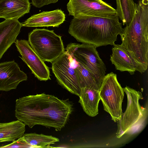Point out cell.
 Listing matches in <instances>:
<instances>
[{
	"mask_svg": "<svg viewBox=\"0 0 148 148\" xmlns=\"http://www.w3.org/2000/svg\"><path fill=\"white\" fill-rule=\"evenodd\" d=\"M29 0H0V18L18 20L29 12Z\"/></svg>",
	"mask_w": 148,
	"mask_h": 148,
	"instance_id": "cell-16",
	"label": "cell"
},
{
	"mask_svg": "<svg viewBox=\"0 0 148 148\" xmlns=\"http://www.w3.org/2000/svg\"><path fill=\"white\" fill-rule=\"evenodd\" d=\"M25 125L18 120L0 123V143L13 141L22 137Z\"/></svg>",
	"mask_w": 148,
	"mask_h": 148,
	"instance_id": "cell-17",
	"label": "cell"
},
{
	"mask_svg": "<svg viewBox=\"0 0 148 148\" xmlns=\"http://www.w3.org/2000/svg\"><path fill=\"white\" fill-rule=\"evenodd\" d=\"M127 97V108L121 119L117 122L116 137L119 138L124 134L132 135L142 130L145 125L147 109L142 108L139 100L143 99L141 92L126 86L123 88Z\"/></svg>",
	"mask_w": 148,
	"mask_h": 148,
	"instance_id": "cell-4",
	"label": "cell"
},
{
	"mask_svg": "<svg viewBox=\"0 0 148 148\" xmlns=\"http://www.w3.org/2000/svg\"><path fill=\"white\" fill-rule=\"evenodd\" d=\"M51 69L58 83L70 93L78 96L81 88L72 58L64 51L51 62Z\"/></svg>",
	"mask_w": 148,
	"mask_h": 148,
	"instance_id": "cell-8",
	"label": "cell"
},
{
	"mask_svg": "<svg viewBox=\"0 0 148 148\" xmlns=\"http://www.w3.org/2000/svg\"><path fill=\"white\" fill-rule=\"evenodd\" d=\"M69 15L79 14L107 16L117 14L116 10L102 0H69L67 5Z\"/></svg>",
	"mask_w": 148,
	"mask_h": 148,
	"instance_id": "cell-9",
	"label": "cell"
},
{
	"mask_svg": "<svg viewBox=\"0 0 148 148\" xmlns=\"http://www.w3.org/2000/svg\"><path fill=\"white\" fill-rule=\"evenodd\" d=\"M124 92L116 74L111 72L105 75L99 88L100 99L104 110L110 114L115 122L121 119L123 113L122 103Z\"/></svg>",
	"mask_w": 148,
	"mask_h": 148,
	"instance_id": "cell-7",
	"label": "cell"
},
{
	"mask_svg": "<svg viewBox=\"0 0 148 148\" xmlns=\"http://www.w3.org/2000/svg\"><path fill=\"white\" fill-rule=\"evenodd\" d=\"M72 60L75 70L78 77L81 88L91 84H96L97 85L95 78L92 74L83 66L76 62L73 58Z\"/></svg>",
	"mask_w": 148,
	"mask_h": 148,
	"instance_id": "cell-20",
	"label": "cell"
},
{
	"mask_svg": "<svg viewBox=\"0 0 148 148\" xmlns=\"http://www.w3.org/2000/svg\"><path fill=\"white\" fill-rule=\"evenodd\" d=\"M96 48L90 44L71 43L67 45L66 49L73 60L92 74L100 88L106 68Z\"/></svg>",
	"mask_w": 148,
	"mask_h": 148,
	"instance_id": "cell-6",
	"label": "cell"
},
{
	"mask_svg": "<svg viewBox=\"0 0 148 148\" xmlns=\"http://www.w3.org/2000/svg\"><path fill=\"white\" fill-rule=\"evenodd\" d=\"M22 27L18 20L5 19L0 23V60L15 43Z\"/></svg>",
	"mask_w": 148,
	"mask_h": 148,
	"instance_id": "cell-14",
	"label": "cell"
},
{
	"mask_svg": "<svg viewBox=\"0 0 148 148\" xmlns=\"http://www.w3.org/2000/svg\"><path fill=\"white\" fill-rule=\"evenodd\" d=\"M65 14L61 10L43 11L33 15L21 23L22 26L27 27H58L65 21Z\"/></svg>",
	"mask_w": 148,
	"mask_h": 148,
	"instance_id": "cell-13",
	"label": "cell"
},
{
	"mask_svg": "<svg viewBox=\"0 0 148 148\" xmlns=\"http://www.w3.org/2000/svg\"><path fill=\"white\" fill-rule=\"evenodd\" d=\"M116 14L123 25H128L133 17L136 3L133 0H116Z\"/></svg>",
	"mask_w": 148,
	"mask_h": 148,
	"instance_id": "cell-19",
	"label": "cell"
},
{
	"mask_svg": "<svg viewBox=\"0 0 148 148\" xmlns=\"http://www.w3.org/2000/svg\"><path fill=\"white\" fill-rule=\"evenodd\" d=\"M110 60L116 70L128 72L131 75L137 71L142 74L145 72L140 64L121 44L113 45Z\"/></svg>",
	"mask_w": 148,
	"mask_h": 148,
	"instance_id": "cell-12",
	"label": "cell"
},
{
	"mask_svg": "<svg viewBox=\"0 0 148 148\" xmlns=\"http://www.w3.org/2000/svg\"><path fill=\"white\" fill-rule=\"evenodd\" d=\"M21 58L27 65L35 76L40 81L51 79L48 67L25 40H16L15 42Z\"/></svg>",
	"mask_w": 148,
	"mask_h": 148,
	"instance_id": "cell-10",
	"label": "cell"
},
{
	"mask_svg": "<svg viewBox=\"0 0 148 148\" xmlns=\"http://www.w3.org/2000/svg\"><path fill=\"white\" fill-rule=\"evenodd\" d=\"M119 18L116 14L107 16L79 14L71 20L68 32L77 41L96 47L114 45L123 30Z\"/></svg>",
	"mask_w": 148,
	"mask_h": 148,
	"instance_id": "cell-2",
	"label": "cell"
},
{
	"mask_svg": "<svg viewBox=\"0 0 148 148\" xmlns=\"http://www.w3.org/2000/svg\"><path fill=\"white\" fill-rule=\"evenodd\" d=\"M99 88L96 84H91L81 89L79 101L84 111L91 117L98 113V105L100 100Z\"/></svg>",
	"mask_w": 148,
	"mask_h": 148,
	"instance_id": "cell-15",
	"label": "cell"
},
{
	"mask_svg": "<svg viewBox=\"0 0 148 148\" xmlns=\"http://www.w3.org/2000/svg\"><path fill=\"white\" fill-rule=\"evenodd\" d=\"M58 0H32V5L37 8H41L44 5L57 2Z\"/></svg>",
	"mask_w": 148,
	"mask_h": 148,
	"instance_id": "cell-22",
	"label": "cell"
},
{
	"mask_svg": "<svg viewBox=\"0 0 148 148\" xmlns=\"http://www.w3.org/2000/svg\"><path fill=\"white\" fill-rule=\"evenodd\" d=\"M27 79V74L14 60L0 63V91L15 89L20 82Z\"/></svg>",
	"mask_w": 148,
	"mask_h": 148,
	"instance_id": "cell-11",
	"label": "cell"
},
{
	"mask_svg": "<svg viewBox=\"0 0 148 148\" xmlns=\"http://www.w3.org/2000/svg\"><path fill=\"white\" fill-rule=\"evenodd\" d=\"M119 35L121 44L145 72L148 65V0H140L136 3L131 21Z\"/></svg>",
	"mask_w": 148,
	"mask_h": 148,
	"instance_id": "cell-3",
	"label": "cell"
},
{
	"mask_svg": "<svg viewBox=\"0 0 148 148\" xmlns=\"http://www.w3.org/2000/svg\"><path fill=\"white\" fill-rule=\"evenodd\" d=\"M73 110V105L68 99H61L44 93L16 99L15 116L30 128L40 125L60 131Z\"/></svg>",
	"mask_w": 148,
	"mask_h": 148,
	"instance_id": "cell-1",
	"label": "cell"
},
{
	"mask_svg": "<svg viewBox=\"0 0 148 148\" xmlns=\"http://www.w3.org/2000/svg\"><path fill=\"white\" fill-rule=\"evenodd\" d=\"M29 147L21 137L16 140H14L10 144L0 147V148H27Z\"/></svg>",
	"mask_w": 148,
	"mask_h": 148,
	"instance_id": "cell-21",
	"label": "cell"
},
{
	"mask_svg": "<svg viewBox=\"0 0 148 148\" xmlns=\"http://www.w3.org/2000/svg\"><path fill=\"white\" fill-rule=\"evenodd\" d=\"M28 41L44 61L51 63L65 51L62 37L53 30L36 28L29 33Z\"/></svg>",
	"mask_w": 148,
	"mask_h": 148,
	"instance_id": "cell-5",
	"label": "cell"
},
{
	"mask_svg": "<svg viewBox=\"0 0 148 148\" xmlns=\"http://www.w3.org/2000/svg\"><path fill=\"white\" fill-rule=\"evenodd\" d=\"M22 137L29 147H48L59 141L58 138L51 136L36 133L24 134Z\"/></svg>",
	"mask_w": 148,
	"mask_h": 148,
	"instance_id": "cell-18",
	"label": "cell"
}]
</instances>
